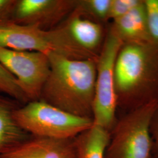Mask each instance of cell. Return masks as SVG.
<instances>
[{
  "instance_id": "cell-18",
  "label": "cell",
  "mask_w": 158,
  "mask_h": 158,
  "mask_svg": "<svg viewBox=\"0 0 158 158\" xmlns=\"http://www.w3.org/2000/svg\"><path fill=\"white\" fill-rule=\"evenodd\" d=\"M17 0H0V26L13 23V14Z\"/></svg>"
},
{
  "instance_id": "cell-11",
  "label": "cell",
  "mask_w": 158,
  "mask_h": 158,
  "mask_svg": "<svg viewBox=\"0 0 158 158\" xmlns=\"http://www.w3.org/2000/svg\"><path fill=\"white\" fill-rule=\"evenodd\" d=\"M111 26L123 44L152 42L144 0L139 6L124 16L113 21Z\"/></svg>"
},
{
  "instance_id": "cell-17",
  "label": "cell",
  "mask_w": 158,
  "mask_h": 158,
  "mask_svg": "<svg viewBox=\"0 0 158 158\" xmlns=\"http://www.w3.org/2000/svg\"><path fill=\"white\" fill-rule=\"evenodd\" d=\"M143 0H111L110 19L112 21L124 16L139 6Z\"/></svg>"
},
{
  "instance_id": "cell-9",
  "label": "cell",
  "mask_w": 158,
  "mask_h": 158,
  "mask_svg": "<svg viewBox=\"0 0 158 158\" xmlns=\"http://www.w3.org/2000/svg\"><path fill=\"white\" fill-rule=\"evenodd\" d=\"M0 158H77L75 138L30 135Z\"/></svg>"
},
{
  "instance_id": "cell-15",
  "label": "cell",
  "mask_w": 158,
  "mask_h": 158,
  "mask_svg": "<svg viewBox=\"0 0 158 158\" xmlns=\"http://www.w3.org/2000/svg\"><path fill=\"white\" fill-rule=\"evenodd\" d=\"M0 93L11 97L18 102L27 104L28 100L14 76L0 63Z\"/></svg>"
},
{
  "instance_id": "cell-1",
  "label": "cell",
  "mask_w": 158,
  "mask_h": 158,
  "mask_svg": "<svg viewBox=\"0 0 158 158\" xmlns=\"http://www.w3.org/2000/svg\"><path fill=\"white\" fill-rule=\"evenodd\" d=\"M48 56L50 71L40 100L74 115L92 119L97 60H75L54 53Z\"/></svg>"
},
{
  "instance_id": "cell-7",
  "label": "cell",
  "mask_w": 158,
  "mask_h": 158,
  "mask_svg": "<svg viewBox=\"0 0 158 158\" xmlns=\"http://www.w3.org/2000/svg\"><path fill=\"white\" fill-rule=\"evenodd\" d=\"M0 63L16 79L29 102L40 100L50 71L48 55L0 46Z\"/></svg>"
},
{
  "instance_id": "cell-5",
  "label": "cell",
  "mask_w": 158,
  "mask_h": 158,
  "mask_svg": "<svg viewBox=\"0 0 158 158\" xmlns=\"http://www.w3.org/2000/svg\"><path fill=\"white\" fill-rule=\"evenodd\" d=\"M14 118L29 135L57 139L75 138L93 125L92 119L74 115L40 100L19 106Z\"/></svg>"
},
{
  "instance_id": "cell-6",
  "label": "cell",
  "mask_w": 158,
  "mask_h": 158,
  "mask_svg": "<svg viewBox=\"0 0 158 158\" xmlns=\"http://www.w3.org/2000/svg\"><path fill=\"white\" fill-rule=\"evenodd\" d=\"M123 44L110 25L107 29L96 64L92 119L93 124L109 132L112 130L118 118L114 70L116 59Z\"/></svg>"
},
{
  "instance_id": "cell-12",
  "label": "cell",
  "mask_w": 158,
  "mask_h": 158,
  "mask_svg": "<svg viewBox=\"0 0 158 158\" xmlns=\"http://www.w3.org/2000/svg\"><path fill=\"white\" fill-rule=\"evenodd\" d=\"M19 102L11 97L0 96V155L6 152L30 135L17 124L14 118Z\"/></svg>"
},
{
  "instance_id": "cell-3",
  "label": "cell",
  "mask_w": 158,
  "mask_h": 158,
  "mask_svg": "<svg viewBox=\"0 0 158 158\" xmlns=\"http://www.w3.org/2000/svg\"><path fill=\"white\" fill-rule=\"evenodd\" d=\"M0 46L17 51L38 52L46 55L54 53L75 60H97L98 55L77 45L66 27L44 30L10 23L0 26Z\"/></svg>"
},
{
  "instance_id": "cell-20",
  "label": "cell",
  "mask_w": 158,
  "mask_h": 158,
  "mask_svg": "<svg viewBox=\"0 0 158 158\" xmlns=\"http://www.w3.org/2000/svg\"><path fill=\"white\" fill-rule=\"evenodd\" d=\"M152 158H153V157H152Z\"/></svg>"
},
{
  "instance_id": "cell-19",
  "label": "cell",
  "mask_w": 158,
  "mask_h": 158,
  "mask_svg": "<svg viewBox=\"0 0 158 158\" xmlns=\"http://www.w3.org/2000/svg\"><path fill=\"white\" fill-rule=\"evenodd\" d=\"M150 133L152 140V157L158 158V108L151 120Z\"/></svg>"
},
{
  "instance_id": "cell-16",
  "label": "cell",
  "mask_w": 158,
  "mask_h": 158,
  "mask_svg": "<svg viewBox=\"0 0 158 158\" xmlns=\"http://www.w3.org/2000/svg\"><path fill=\"white\" fill-rule=\"evenodd\" d=\"M144 2L151 40L158 45V0H144Z\"/></svg>"
},
{
  "instance_id": "cell-4",
  "label": "cell",
  "mask_w": 158,
  "mask_h": 158,
  "mask_svg": "<svg viewBox=\"0 0 158 158\" xmlns=\"http://www.w3.org/2000/svg\"><path fill=\"white\" fill-rule=\"evenodd\" d=\"M158 108V102H151L117 118L104 158H152L150 125Z\"/></svg>"
},
{
  "instance_id": "cell-14",
  "label": "cell",
  "mask_w": 158,
  "mask_h": 158,
  "mask_svg": "<svg viewBox=\"0 0 158 158\" xmlns=\"http://www.w3.org/2000/svg\"><path fill=\"white\" fill-rule=\"evenodd\" d=\"M111 3V0H76L74 10L103 25L110 20Z\"/></svg>"
},
{
  "instance_id": "cell-8",
  "label": "cell",
  "mask_w": 158,
  "mask_h": 158,
  "mask_svg": "<svg viewBox=\"0 0 158 158\" xmlns=\"http://www.w3.org/2000/svg\"><path fill=\"white\" fill-rule=\"evenodd\" d=\"M76 0H17L13 23L52 29L74 10Z\"/></svg>"
},
{
  "instance_id": "cell-13",
  "label": "cell",
  "mask_w": 158,
  "mask_h": 158,
  "mask_svg": "<svg viewBox=\"0 0 158 158\" xmlns=\"http://www.w3.org/2000/svg\"><path fill=\"white\" fill-rule=\"evenodd\" d=\"M110 132L96 125L75 138L77 158H104Z\"/></svg>"
},
{
  "instance_id": "cell-2",
  "label": "cell",
  "mask_w": 158,
  "mask_h": 158,
  "mask_svg": "<svg viewBox=\"0 0 158 158\" xmlns=\"http://www.w3.org/2000/svg\"><path fill=\"white\" fill-rule=\"evenodd\" d=\"M114 76L118 108L125 113L158 102V45L123 44Z\"/></svg>"
},
{
  "instance_id": "cell-10",
  "label": "cell",
  "mask_w": 158,
  "mask_h": 158,
  "mask_svg": "<svg viewBox=\"0 0 158 158\" xmlns=\"http://www.w3.org/2000/svg\"><path fill=\"white\" fill-rule=\"evenodd\" d=\"M63 24L72 39L81 48L98 55L106 31L102 24L84 17L73 10Z\"/></svg>"
}]
</instances>
